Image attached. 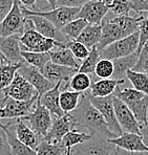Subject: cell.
Segmentation results:
<instances>
[{"label":"cell","instance_id":"cell-44","mask_svg":"<svg viewBox=\"0 0 148 155\" xmlns=\"http://www.w3.org/2000/svg\"><path fill=\"white\" fill-rule=\"evenodd\" d=\"M90 0H57V6H67V8H81L82 5Z\"/></svg>","mask_w":148,"mask_h":155},{"label":"cell","instance_id":"cell-33","mask_svg":"<svg viewBox=\"0 0 148 155\" xmlns=\"http://www.w3.org/2000/svg\"><path fill=\"white\" fill-rule=\"evenodd\" d=\"M92 84V77L87 74H83V72H77L74 77L70 79L69 86L70 90L77 91V92H86L89 90L90 86Z\"/></svg>","mask_w":148,"mask_h":155},{"label":"cell","instance_id":"cell-54","mask_svg":"<svg viewBox=\"0 0 148 155\" xmlns=\"http://www.w3.org/2000/svg\"><path fill=\"white\" fill-rule=\"evenodd\" d=\"M1 64H2V63H1V62H0V65H1Z\"/></svg>","mask_w":148,"mask_h":155},{"label":"cell","instance_id":"cell-45","mask_svg":"<svg viewBox=\"0 0 148 155\" xmlns=\"http://www.w3.org/2000/svg\"><path fill=\"white\" fill-rule=\"evenodd\" d=\"M148 60V41L144 44V46L142 47V51L139 54V58H138V62L135 65V67L133 68L131 70H136L138 67H140L141 65L143 64L144 62H146Z\"/></svg>","mask_w":148,"mask_h":155},{"label":"cell","instance_id":"cell-6","mask_svg":"<svg viewBox=\"0 0 148 155\" xmlns=\"http://www.w3.org/2000/svg\"><path fill=\"white\" fill-rule=\"evenodd\" d=\"M26 16L22 12L21 4L18 0H14V4L10 13L0 23V38L19 35L24 33Z\"/></svg>","mask_w":148,"mask_h":155},{"label":"cell","instance_id":"cell-49","mask_svg":"<svg viewBox=\"0 0 148 155\" xmlns=\"http://www.w3.org/2000/svg\"><path fill=\"white\" fill-rule=\"evenodd\" d=\"M133 71H136V72H144L145 74H147L148 76V60L146 62H144L142 65L140 66V67H138L136 70H133Z\"/></svg>","mask_w":148,"mask_h":155},{"label":"cell","instance_id":"cell-13","mask_svg":"<svg viewBox=\"0 0 148 155\" xmlns=\"http://www.w3.org/2000/svg\"><path fill=\"white\" fill-rule=\"evenodd\" d=\"M78 72V70L67 66L59 65L56 63L49 61L45 67L43 68L42 74L49 81L54 84L61 83V91L68 90L69 81L75 74Z\"/></svg>","mask_w":148,"mask_h":155},{"label":"cell","instance_id":"cell-1","mask_svg":"<svg viewBox=\"0 0 148 155\" xmlns=\"http://www.w3.org/2000/svg\"><path fill=\"white\" fill-rule=\"evenodd\" d=\"M70 114L77 122L78 129L90 134L92 136L99 135L108 140L118 137L113 132L110 131L103 115L92 104L86 92L82 94L78 107L70 112Z\"/></svg>","mask_w":148,"mask_h":155},{"label":"cell","instance_id":"cell-21","mask_svg":"<svg viewBox=\"0 0 148 155\" xmlns=\"http://www.w3.org/2000/svg\"><path fill=\"white\" fill-rule=\"evenodd\" d=\"M101 25H102L101 40H100L99 44H98V46H97L99 51H101L103 48H105L107 45L120 40V39L124 38L120 26L116 23L113 18H111V19L104 18Z\"/></svg>","mask_w":148,"mask_h":155},{"label":"cell","instance_id":"cell-3","mask_svg":"<svg viewBox=\"0 0 148 155\" xmlns=\"http://www.w3.org/2000/svg\"><path fill=\"white\" fill-rule=\"evenodd\" d=\"M20 47L21 51L35 52H49L55 47H66L63 43L57 42L54 39L46 38L38 33L34 28V24L26 17L24 33L20 36Z\"/></svg>","mask_w":148,"mask_h":155},{"label":"cell","instance_id":"cell-12","mask_svg":"<svg viewBox=\"0 0 148 155\" xmlns=\"http://www.w3.org/2000/svg\"><path fill=\"white\" fill-rule=\"evenodd\" d=\"M6 97H12L17 101H29L38 94L37 90L27 80L19 74H16L13 82L2 90Z\"/></svg>","mask_w":148,"mask_h":155},{"label":"cell","instance_id":"cell-17","mask_svg":"<svg viewBox=\"0 0 148 155\" xmlns=\"http://www.w3.org/2000/svg\"><path fill=\"white\" fill-rule=\"evenodd\" d=\"M10 120L8 124L13 128L18 140H21L24 145H26L27 147L32 148V149L34 150L37 149L42 140L31 128L29 123L26 120H24L23 118H16V120Z\"/></svg>","mask_w":148,"mask_h":155},{"label":"cell","instance_id":"cell-52","mask_svg":"<svg viewBox=\"0 0 148 155\" xmlns=\"http://www.w3.org/2000/svg\"><path fill=\"white\" fill-rule=\"evenodd\" d=\"M0 62L2 63V64H4V63H8V61H6V59L4 58V56L1 54V51H0Z\"/></svg>","mask_w":148,"mask_h":155},{"label":"cell","instance_id":"cell-2","mask_svg":"<svg viewBox=\"0 0 148 155\" xmlns=\"http://www.w3.org/2000/svg\"><path fill=\"white\" fill-rule=\"evenodd\" d=\"M116 88L113 95L121 100L133 111L141 127L148 124V95L135 88Z\"/></svg>","mask_w":148,"mask_h":155},{"label":"cell","instance_id":"cell-40","mask_svg":"<svg viewBox=\"0 0 148 155\" xmlns=\"http://www.w3.org/2000/svg\"><path fill=\"white\" fill-rule=\"evenodd\" d=\"M139 35H140V42H139V47L136 54H139L142 51V47L148 41V17L144 18L140 21V28H139Z\"/></svg>","mask_w":148,"mask_h":155},{"label":"cell","instance_id":"cell-16","mask_svg":"<svg viewBox=\"0 0 148 155\" xmlns=\"http://www.w3.org/2000/svg\"><path fill=\"white\" fill-rule=\"evenodd\" d=\"M17 72L25 80H27L35 87V89L37 90L39 95H42L46 91L53 89L55 85H56V84L52 83L51 81H49L46 78L43 76L42 71L40 69L36 68L35 66L27 64V63L22 65L18 69Z\"/></svg>","mask_w":148,"mask_h":155},{"label":"cell","instance_id":"cell-10","mask_svg":"<svg viewBox=\"0 0 148 155\" xmlns=\"http://www.w3.org/2000/svg\"><path fill=\"white\" fill-rule=\"evenodd\" d=\"M86 93H87V97L89 99V101L92 102V104L103 115L104 120L107 123L110 131L113 132L117 136H120L121 134H123V130L117 120V115H116L115 106H113V95L105 97H96L90 95L87 91H86Z\"/></svg>","mask_w":148,"mask_h":155},{"label":"cell","instance_id":"cell-53","mask_svg":"<svg viewBox=\"0 0 148 155\" xmlns=\"http://www.w3.org/2000/svg\"><path fill=\"white\" fill-rule=\"evenodd\" d=\"M65 155H74V154H72V148H69V149L66 150V154H65Z\"/></svg>","mask_w":148,"mask_h":155},{"label":"cell","instance_id":"cell-32","mask_svg":"<svg viewBox=\"0 0 148 155\" xmlns=\"http://www.w3.org/2000/svg\"><path fill=\"white\" fill-rule=\"evenodd\" d=\"M88 22L82 18H77V19L70 21L66 25L61 29L63 35L67 37L70 41L77 40V38L80 36V34L83 31V29L88 25Z\"/></svg>","mask_w":148,"mask_h":155},{"label":"cell","instance_id":"cell-31","mask_svg":"<svg viewBox=\"0 0 148 155\" xmlns=\"http://www.w3.org/2000/svg\"><path fill=\"white\" fill-rule=\"evenodd\" d=\"M23 64H11L4 63L0 65V91L6 88L13 82L14 78Z\"/></svg>","mask_w":148,"mask_h":155},{"label":"cell","instance_id":"cell-18","mask_svg":"<svg viewBox=\"0 0 148 155\" xmlns=\"http://www.w3.org/2000/svg\"><path fill=\"white\" fill-rule=\"evenodd\" d=\"M20 36L13 35L5 38H0V51L11 64H25V60L21 54Z\"/></svg>","mask_w":148,"mask_h":155},{"label":"cell","instance_id":"cell-35","mask_svg":"<svg viewBox=\"0 0 148 155\" xmlns=\"http://www.w3.org/2000/svg\"><path fill=\"white\" fill-rule=\"evenodd\" d=\"M127 80L131 83L133 88L148 95V76L144 72H136L133 70L127 71Z\"/></svg>","mask_w":148,"mask_h":155},{"label":"cell","instance_id":"cell-20","mask_svg":"<svg viewBox=\"0 0 148 155\" xmlns=\"http://www.w3.org/2000/svg\"><path fill=\"white\" fill-rule=\"evenodd\" d=\"M109 142L126 151L148 152V146L145 145L140 134L123 132V134L118 137L109 140Z\"/></svg>","mask_w":148,"mask_h":155},{"label":"cell","instance_id":"cell-24","mask_svg":"<svg viewBox=\"0 0 148 155\" xmlns=\"http://www.w3.org/2000/svg\"><path fill=\"white\" fill-rule=\"evenodd\" d=\"M0 126L3 128V130L6 133V137H8V142L10 145V149L12 152V155H36V150L32 149V148L27 147L24 145L21 140H18L16 136L15 132L10 124H2L0 123Z\"/></svg>","mask_w":148,"mask_h":155},{"label":"cell","instance_id":"cell-46","mask_svg":"<svg viewBox=\"0 0 148 155\" xmlns=\"http://www.w3.org/2000/svg\"><path fill=\"white\" fill-rule=\"evenodd\" d=\"M113 155H148V152H136V151H126L124 149L117 147Z\"/></svg>","mask_w":148,"mask_h":155},{"label":"cell","instance_id":"cell-34","mask_svg":"<svg viewBox=\"0 0 148 155\" xmlns=\"http://www.w3.org/2000/svg\"><path fill=\"white\" fill-rule=\"evenodd\" d=\"M101 57H100V51L97 46L92 47L90 49V52L85 59L81 62L80 67L78 69V72H83V74H95L96 66H97L98 62L100 61Z\"/></svg>","mask_w":148,"mask_h":155},{"label":"cell","instance_id":"cell-56","mask_svg":"<svg viewBox=\"0 0 148 155\" xmlns=\"http://www.w3.org/2000/svg\"><path fill=\"white\" fill-rule=\"evenodd\" d=\"M130 1H131V0H130Z\"/></svg>","mask_w":148,"mask_h":155},{"label":"cell","instance_id":"cell-25","mask_svg":"<svg viewBox=\"0 0 148 155\" xmlns=\"http://www.w3.org/2000/svg\"><path fill=\"white\" fill-rule=\"evenodd\" d=\"M139 54L136 52L133 54H129L126 57L116 59L113 60V74L111 79L116 80H126L127 79V71L133 69L138 62Z\"/></svg>","mask_w":148,"mask_h":155},{"label":"cell","instance_id":"cell-15","mask_svg":"<svg viewBox=\"0 0 148 155\" xmlns=\"http://www.w3.org/2000/svg\"><path fill=\"white\" fill-rule=\"evenodd\" d=\"M113 106H115L117 120L121 126L123 132L140 134L141 125L136 118L133 111L128 108V106L125 103H123L121 100L116 97L115 95H113Z\"/></svg>","mask_w":148,"mask_h":155},{"label":"cell","instance_id":"cell-29","mask_svg":"<svg viewBox=\"0 0 148 155\" xmlns=\"http://www.w3.org/2000/svg\"><path fill=\"white\" fill-rule=\"evenodd\" d=\"M90 138H92L90 134L76 128L65 134L64 137L62 138L61 145H62L65 149H69V148H74V147H76V146L80 145V143L87 142Z\"/></svg>","mask_w":148,"mask_h":155},{"label":"cell","instance_id":"cell-5","mask_svg":"<svg viewBox=\"0 0 148 155\" xmlns=\"http://www.w3.org/2000/svg\"><path fill=\"white\" fill-rule=\"evenodd\" d=\"M139 42H140V35L139 31H136L128 37L122 38L107 45L105 48L100 51V57L101 59L113 61L116 59L133 54L138 51Z\"/></svg>","mask_w":148,"mask_h":155},{"label":"cell","instance_id":"cell-8","mask_svg":"<svg viewBox=\"0 0 148 155\" xmlns=\"http://www.w3.org/2000/svg\"><path fill=\"white\" fill-rule=\"evenodd\" d=\"M117 146L109 142L108 138L92 135L87 142L72 148L74 155H113Z\"/></svg>","mask_w":148,"mask_h":155},{"label":"cell","instance_id":"cell-55","mask_svg":"<svg viewBox=\"0 0 148 155\" xmlns=\"http://www.w3.org/2000/svg\"><path fill=\"white\" fill-rule=\"evenodd\" d=\"M109 1H111V0H109Z\"/></svg>","mask_w":148,"mask_h":155},{"label":"cell","instance_id":"cell-14","mask_svg":"<svg viewBox=\"0 0 148 155\" xmlns=\"http://www.w3.org/2000/svg\"><path fill=\"white\" fill-rule=\"evenodd\" d=\"M76 128L78 129V125L72 115L70 113H65L63 116L57 117L53 120L51 129L42 140L54 143H61L65 134Z\"/></svg>","mask_w":148,"mask_h":155},{"label":"cell","instance_id":"cell-41","mask_svg":"<svg viewBox=\"0 0 148 155\" xmlns=\"http://www.w3.org/2000/svg\"><path fill=\"white\" fill-rule=\"evenodd\" d=\"M0 155H12L6 133L1 126H0Z\"/></svg>","mask_w":148,"mask_h":155},{"label":"cell","instance_id":"cell-47","mask_svg":"<svg viewBox=\"0 0 148 155\" xmlns=\"http://www.w3.org/2000/svg\"><path fill=\"white\" fill-rule=\"evenodd\" d=\"M18 1L20 2V4L25 6L29 10H32V11L37 10V8H36V2H37V0H18Z\"/></svg>","mask_w":148,"mask_h":155},{"label":"cell","instance_id":"cell-19","mask_svg":"<svg viewBox=\"0 0 148 155\" xmlns=\"http://www.w3.org/2000/svg\"><path fill=\"white\" fill-rule=\"evenodd\" d=\"M34 24V28L40 33L42 36L46 38H51L54 39L57 42L63 43V44L67 45L70 42V40L67 37H65L63 35V33L61 31V29L57 28L56 26L52 23L51 21H49L47 19L40 16H36V15H31V16H26Z\"/></svg>","mask_w":148,"mask_h":155},{"label":"cell","instance_id":"cell-7","mask_svg":"<svg viewBox=\"0 0 148 155\" xmlns=\"http://www.w3.org/2000/svg\"><path fill=\"white\" fill-rule=\"evenodd\" d=\"M39 94L29 101H17L12 97H6L3 106L0 108V120H16L22 118L32 113L37 105Z\"/></svg>","mask_w":148,"mask_h":155},{"label":"cell","instance_id":"cell-28","mask_svg":"<svg viewBox=\"0 0 148 155\" xmlns=\"http://www.w3.org/2000/svg\"><path fill=\"white\" fill-rule=\"evenodd\" d=\"M84 93V92H83ZM82 92H77L72 90H64L60 92V107L64 113H70L78 107L80 99L83 94Z\"/></svg>","mask_w":148,"mask_h":155},{"label":"cell","instance_id":"cell-36","mask_svg":"<svg viewBox=\"0 0 148 155\" xmlns=\"http://www.w3.org/2000/svg\"><path fill=\"white\" fill-rule=\"evenodd\" d=\"M66 150L61 143H54L41 140L36 149V155H65Z\"/></svg>","mask_w":148,"mask_h":155},{"label":"cell","instance_id":"cell-51","mask_svg":"<svg viewBox=\"0 0 148 155\" xmlns=\"http://www.w3.org/2000/svg\"><path fill=\"white\" fill-rule=\"evenodd\" d=\"M6 100V97L4 95V93L2 92V91H0V108H1L2 106H3L4 102H5Z\"/></svg>","mask_w":148,"mask_h":155},{"label":"cell","instance_id":"cell-23","mask_svg":"<svg viewBox=\"0 0 148 155\" xmlns=\"http://www.w3.org/2000/svg\"><path fill=\"white\" fill-rule=\"evenodd\" d=\"M125 83V80H116V79H99L92 82L89 90L87 92L90 95L96 97H105L113 95L116 88Z\"/></svg>","mask_w":148,"mask_h":155},{"label":"cell","instance_id":"cell-48","mask_svg":"<svg viewBox=\"0 0 148 155\" xmlns=\"http://www.w3.org/2000/svg\"><path fill=\"white\" fill-rule=\"evenodd\" d=\"M140 135L142 136L143 142L145 143V145L148 146V124L145 125V126H143V127H141Z\"/></svg>","mask_w":148,"mask_h":155},{"label":"cell","instance_id":"cell-42","mask_svg":"<svg viewBox=\"0 0 148 155\" xmlns=\"http://www.w3.org/2000/svg\"><path fill=\"white\" fill-rule=\"evenodd\" d=\"M131 10L136 13H148V0H131Z\"/></svg>","mask_w":148,"mask_h":155},{"label":"cell","instance_id":"cell-30","mask_svg":"<svg viewBox=\"0 0 148 155\" xmlns=\"http://www.w3.org/2000/svg\"><path fill=\"white\" fill-rule=\"evenodd\" d=\"M21 54L27 64L35 66L36 68L40 69L41 71L45 67V65L51 61V56H49V52H35V51H21Z\"/></svg>","mask_w":148,"mask_h":155},{"label":"cell","instance_id":"cell-27","mask_svg":"<svg viewBox=\"0 0 148 155\" xmlns=\"http://www.w3.org/2000/svg\"><path fill=\"white\" fill-rule=\"evenodd\" d=\"M102 35V25L101 24H88L83 31L80 34L77 41L84 44L88 49L98 46Z\"/></svg>","mask_w":148,"mask_h":155},{"label":"cell","instance_id":"cell-50","mask_svg":"<svg viewBox=\"0 0 148 155\" xmlns=\"http://www.w3.org/2000/svg\"><path fill=\"white\" fill-rule=\"evenodd\" d=\"M49 2V10L57 8V0H46Z\"/></svg>","mask_w":148,"mask_h":155},{"label":"cell","instance_id":"cell-39","mask_svg":"<svg viewBox=\"0 0 148 155\" xmlns=\"http://www.w3.org/2000/svg\"><path fill=\"white\" fill-rule=\"evenodd\" d=\"M66 47L70 49V51L72 52L75 58L78 61H80V62H82L90 52V49H88L85 45L82 44L81 42H79V41H77V40L70 41L66 45Z\"/></svg>","mask_w":148,"mask_h":155},{"label":"cell","instance_id":"cell-43","mask_svg":"<svg viewBox=\"0 0 148 155\" xmlns=\"http://www.w3.org/2000/svg\"><path fill=\"white\" fill-rule=\"evenodd\" d=\"M14 4V0H0V23L10 13Z\"/></svg>","mask_w":148,"mask_h":155},{"label":"cell","instance_id":"cell-37","mask_svg":"<svg viewBox=\"0 0 148 155\" xmlns=\"http://www.w3.org/2000/svg\"><path fill=\"white\" fill-rule=\"evenodd\" d=\"M95 74L99 79H110L113 74V62L107 59H100L96 66Z\"/></svg>","mask_w":148,"mask_h":155},{"label":"cell","instance_id":"cell-26","mask_svg":"<svg viewBox=\"0 0 148 155\" xmlns=\"http://www.w3.org/2000/svg\"><path fill=\"white\" fill-rule=\"evenodd\" d=\"M49 54L51 56V61L56 64L72 67L77 70L80 67L81 62L75 58L72 52L67 47H57V49H52Z\"/></svg>","mask_w":148,"mask_h":155},{"label":"cell","instance_id":"cell-11","mask_svg":"<svg viewBox=\"0 0 148 155\" xmlns=\"http://www.w3.org/2000/svg\"><path fill=\"white\" fill-rule=\"evenodd\" d=\"M109 11V0H90L81 6L78 18L86 20L89 24H101Z\"/></svg>","mask_w":148,"mask_h":155},{"label":"cell","instance_id":"cell-38","mask_svg":"<svg viewBox=\"0 0 148 155\" xmlns=\"http://www.w3.org/2000/svg\"><path fill=\"white\" fill-rule=\"evenodd\" d=\"M110 11L116 16H126L129 15L131 10L130 0H111Z\"/></svg>","mask_w":148,"mask_h":155},{"label":"cell","instance_id":"cell-22","mask_svg":"<svg viewBox=\"0 0 148 155\" xmlns=\"http://www.w3.org/2000/svg\"><path fill=\"white\" fill-rule=\"evenodd\" d=\"M60 92H61V83H58L55 85L53 89L46 91V92L43 93L42 95H39V97H38L41 105H43L55 116V118L60 117V116H63L65 114L62 109H61L60 102H59Z\"/></svg>","mask_w":148,"mask_h":155},{"label":"cell","instance_id":"cell-9","mask_svg":"<svg viewBox=\"0 0 148 155\" xmlns=\"http://www.w3.org/2000/svg\"><path fill=\"white\" fill-rule=\"evenodd\" d=\"M22 118L29 123L31 128L35 131V133L41 140H43L46 136L54 120L52 117V113L43 105H41L39 100L37 101V105L33 112Z\"/></svg>","mask_w":148,"mask_h":155},{"label":"cell","instance_id":"cell-4","mask_svg":"<svg viewBox=\"0 0 148 155\" xmlns=\"http://www.w3.org/2000/svg\"><path fill=\"white\" fill-rule=\"evenodd\" d=\"M22 12L25 16L36 15L43 17L51 21L57 28L62 29L63 27L69 23L70 21L77 19L80 12L81 8H67V6H57L56 8H52L49 11H41V10H29L25 6L21 4Z\"/></svg>","mask_w":148,"mask_h":155}]
</instances>
